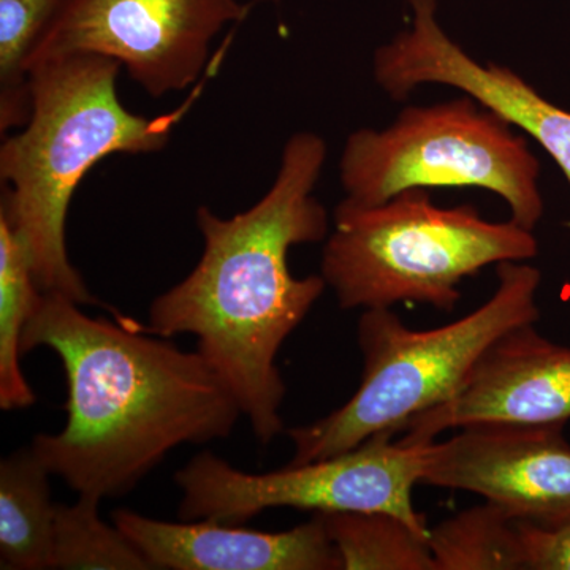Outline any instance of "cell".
Listing matches in <instances>:
<instances>
[{
  "instance_id": "obj_12",
  "label": "cell",
  "mask_w": 570,
  "mask_h": 570,
  "mask_svg": "<svg viewBox=\"0 0 570 570\" xmlns=\"http://www.w3.org/2000/svg\"><path fill=\"white\" fill-rule=\"evenodd\" d=\"M112 524L160 570H343L317 515L283 532L246 530L217 520L183 523L119 509Z\"/></svg>"
},
{
  "instance_id": "obj_2",
  "label": "cell",
  "mask_w": 570,
  "mask_h": 570,
  "mask_svg": "<svg viewBox=\"0 0 570 570\" xmlns=\"http://www.w3.org/2000/svg\"><path fill=\"white\" fill-rule=\"evenodd\" d=\"M80 306L41 292L21 340L22 354L50 348L66 371V426L31 444L52 475L75 493L118 498L179 445L234 433L242 407L197 351Z\"/></svg>"
},
{
  "instance_id": "obj_9",
  "label": "cell",
  "mask_w": 570,
  "mask_h": 570,
  "mask_svg": "<svg viewBox=\"0 0 570 570\" xmlns=\"http://www.w3.org/2000/svg\"><path fill=\"white\" fill-rule=\"evenodd\" d=\"M566 425L485 423L431 442L423 485L469 491L513 520L558 527L570 520Z\"/></svg>"
},
{
  "instance_id": "obj_8",
  "label": "cell",
  "mask_w": 570,
  "mask_h": 570,
  "mask_svg": "<svg viewBox=\"0 0 570 570\" xmlns=\"http://www.w3.org/2000/svg\"><path fill=\"white\" fill-rule=\"evenodd\" d=\"M239 0H66L32 63L69 52L115 59L151 97L193 86L225 26L249 14Z\"/></svg>"
},
{
  "instance_id": "obj_14",
  "label": "cell",
  "mask_w": 570,
  "mask_h": 570,
  "mask_svg": "<svg viewBox=\"0 0 570 570\" xmlns=\"http://www.w3.org/2000/svg\"><path fill=\"white\" fill-rule=\"evenodd\" d=\"M41 291L31 258L9 214L0 209V407L17 411L37 401L21 370V340Z\"/></svg>"
},
{
  "instance_id": "obj_17",
  "label": "cell",
  "mask_w": 570,
  "mask_h": 570,
  "mask_svg": "<svg viewBox=\"0 0 570 570\" xmlns=\"http://www.w3.org/2000/svg\"><path fill=\"white\" fill-rule=\"evenodd\" d=\"M66 0H0V132L24 127L31 116L29 61Z\"/></svg>"
},
{
  "instance_id": "obj_20",
  "label": "cell",
  "mask_w": 570,
  "mask_h": 570,
  "mask_svg": "<svg viewBox=\"0 0 570 570\" xmlns=\"http://www.w3.org/2000/svg\"><path fill=\"white\" fill-rule=\"evenodd\" d=\"M255 2H266V0H255ZM268 2H279V0H268Z\"/></svg>"
},
{
  "instance_id": "obj_11",
  "label": "cell",
  "mask_w": 570,
  "mask_h": 570,
  "mask_svg": "<svg viewBox=\"0 0 570 570\" xmlns=\"http://www.w3.org/2000/svg\"><path fill=\"white\" fill-rule=\"evenodd\" d=\"M570 419V347L551 343L535 324L517 326L480 358L459 395L409 420L403 441L485 423L566 425Z\"/></svg>"
},
{
  "instance_id": "obj_4",
  "label": "cell",
  "mask_w": 570,
  "mask_h": 570,
  "mask_svg": "<svg viewBox=\"0 0 570 570\" xmlns=\"http://www.w3.org/2000/svg\"><path fill=\"white\" fill-rule=\"evenodd\" d=\"M497 276V291L482 306L426 332L407 328L390 307L363 311L356 326L363 356L358 389L326 417L288 428L294 456L287 464L340 455L379 433L396 436L415 415L459 395L499 337L540 318V269L502 262Z\"/></svg>"
},
{
  "instance_id": "obj_18",
  "label": "cell",
  "mask_w": 570,
  "mask_h": 570,
  "mask_svg": "<svg viewBox=\"0 0 570 570\" xmlns=\"http://www.w3.org/2000/svg\"><path fill=\"white\" fill-rule=\"evenodd\" d=\"M100 502L78 494L73 504H56L51 569L154 570L116 524L100 519Z\"/></svg>"
},
{
  "instance_id": "obj_5",
  "label": "cell",
  "mask_w": 570,
  "mask_h": 570,
  "mask_svg": "<svg viewBox=\"0 0 570 570\" xmlns=\"http://www.w3.org/2000/svg\"><path fill=\"white\" fill-rule=\"evenodd\" d=\"M538 253L532 232L512 219L490 223L472 205L439 208L426 189H409L370 208L341 202L321 276L341 309L420 303L452 313L466 277Z\"/></svg>"
},
{
  "instance_id": "obj_1",
  "label": "cell",
  "mask_w": 570,
  "mask_h": 570,
  "mask_svg": "<svg viewBox=\"0 0 570 570\" xmlns=\"http://www.w3.org/2000/svg\"><path fill=\"white\" fill-rule=\"evenodd\" d=\"M325 160L326 142L318 135L296 132L257 204L227 219L198 206L200 262L154 299L148 324H137L167 340L195 336L198 354L234 393L264 445L284 431L287 387L277 354L326 288L321 275L295 277L288 268L292 247L328 236V214L314 195Z\"/></svg>"
},
{
  "instance_id": "obj_3",
  "label": "cell",
  "mask_w": 570,
  "mask_h": 570,
  "mask_svg": "<svg viewBox=\"0 0 570 570\" xmlns=\"http://www.w3.org/2000/svg\"><path fill=\"white\" fill-rule=\"evenodd\" d=\"M121 63L94 52H69L32 63L31 116L0 145L2 204L31 258L41 292L96 305L67 254L71 197L86 174L112 154L160 151L189 108L145 118L116 92Z\"/></svg>"
},
{
  "instance_id": "obj_10",
  "label": "cell",
  "mask_w": 570,
  "mask_h": 570,
  "mask_svg": "<svg viewBox=\"0 0 570 570\" xmlns=\"http://www.w3.org/2000/svg\"><path fill=\"white\" fill-rule=\"evenodd\" d=\"M406 2L411 26L373 56L374 80L384 92L401 102L422 85L459 89L530 135L570 184V112L543 99L508 67L474 61L439 24L438 0Z\"/></svg>"
},
{
  "instance_id": "obj_15",
  "label": "cell",
  "mask_w": 570,
  "mask_h": 570,
  "mask_svg": "<svg viewBox=\"0 0 570 570\" xmlns=\"http://www.w3.org/2000/svg\"><path fill=\"white\" fill-rule=\"evenodd\" d=\"M343 570H436L428 538L389 512L314 513Z\"/></svg>"
},
{
  "instance_id": "obj_7",
  "label": "cell",
  "mask_w": 570,
  "mask_h": 570,
  "mask_svg": "<svg viewBox=\"0 0 570 570\" xmlns=\"http://www.w3.org/2000/svg\"><path fill=\"white\" fill-rule=\"evenodd\" d=\"M393 438L379 433L340 455L287 464L266 474H249L214 453H198L175 474L183 493L179 519L243 524L276 508L389 512L428 538L426 517L415 510L412 494L422 483L433 441L395 442Z\"/></svg>"
},
{
  "instance_id": "obj_13",
  "label": "cell",
  "mask_w": 570,
  "mask_h": 570,
  "mask_svg": "<svg viewBox=\"0 0 570 570\" xmlns=\"http://www.w3.org/2000/svg\"><path fill=\"white\" fill-rule=\"evenodd\" d=\"M50 475L32 448L0 463V568L51 569L56 504Z\"/></svg>"
},
{
  "instance_id": "obj_16",
  "label": "cell",
  "mask_w": 570,
  "mask_h": 570,
  "mask_svg": "<svg viewBox=\"0 0 570 570\" xmlns=\"http://www.w3.org/2000/svg\"><path fill=\"white\" fill-rule=\"evenodd\" d=\"M436 570H523L517 520L493 502L463 510L430 528Z\"/></svg>"
},
{
  "instance_id": "obj_19",
  "label": "cell",
  "mask_w": 570,
  "mask_h": 570,
  "mask_svg": "<svg viewBox=\"0 0 570 570\" xmlns=\"http://www.w3.org/2000/svg\"><path fill=\"white\" fill-rule=\"evenodd\" d=\"M524 570H570V520L539 527L517 520Z\"/></svg>"
},
{
  "instance_id": "obj_6",
  "label": "cell",
  "mask_w": 570,
  "mask_h": 570,
  "mask_svg": "<svg viewBox=\"0 0 570 570\" xmlns=\"http://www.w3.org/2000/svg\"><path fill=\"white\" fill-rule=\"evenodd\" d=\"M474 97L407 107L387 129L348 135L340 163L344 204L370 208L409 189L480 187L504 198L510 219L543 217L540 164L530 141Z\"/></svg>"
}]
</instances>
